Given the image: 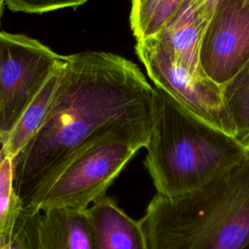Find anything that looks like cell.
Masks as SVG:
<instances>
[{
  "instance_id": "5bb4252c",
  "label": "cell",
  "mask_w": 249,
  "mask_h": 249,
  "mask_svg": "<svg viewBox=\"0 0 249 249\" xmlns=\"http://www.w3.org/2000/svg\"><path fill=\"white\" fill-rule=\"evenodd\" d=\"M0 249H39L38 212L31 213L22 206L3 230Z\"/></svg>"
},
{
  "instance_id": "ba28073f",
  "label": "cell",
  "mask_w": 249,
  "mask_h": 249,
  "mask_svg": "<svg viewBox=\"0 0 249 249\" xmlns=\"http://www.w3.org/2000/svg\"><path fill=\"white\" fill-rule=\"evenodd\" d=\"M209 21L204 10L194 0H184L155 37L175 59L196 75H204L199 65V50Z\"/></svg>"
},
{
  "instance_id": "4fadbf2b",
  "label": "cell",
  "mask_w": 249,
  "mask_h": 249,
  "mask_svg": "<svg viewBox=\"0 0 249 249\" xmlns=\"http://www.w3.org/2000/svg\"><path fill=\"white\" fill-rule=\"evenodd\" d=\"M184 0H132L130 27L136 41L156 37Z\"/></svg>"
},
{
  "instance_id": "5b68a950",
  "label": "cell",
  "mask_w": 249,
  "mask_h": 249,
  "mask_svg": "<svg viewBox=\"0 0 249 249\" xmlns=\"http://www.w3.org/2000/svg\"><path fill=\"white\" fill-rule=\"evenodd\" d=\"M64 58L33 38L0 31V147Z\"/></svg>"
},
{
  "instance_id": "ac0fdd59",
  "label": "cell",
  "mask_w": 249,
  "mask_h": 249,
  "mask_svg": "<svg viewBox=\"0 0 249 249\" xmlns=\"http://www.w3.org/2000/svg\"><path fill=\"white\" fill-rule=\"evenodd\" d=\"M242 249H249V243H248L247 245H245V246H244Z\"/></svg>"
},
{
  "instance_id": "9a60e30c",
  "label": "cell",
  "mask_w": 249,
  "mask_h": 249,
  "mask_svg": "<svg viewBox=\"0 0 249 249\" xmlns=\"http://www.w3.org/2000/svg\"><path fill=\"white\" fill-rule=\"evenodd\" d=\"M89 0H3L14 12L43 14L63 8H77Z\"/></svg>"
},
{
  "instance_id": "e0dca14e",
  "label": "cell",
  "mask_w": 249,
  "mask_h": 249,
  "mask_svg": "<svg viewBox=\"0 0 249 249\" xmlns=\"http://www.w3.org/2000/svg\"><path fill=\"white\" fill-rule=\"evenodd\" d=\"M3 7H4V2L3 0H0V23H1V18L3 15Z\"/></svg>"
},
{
  "instance_id": "8992f818",
  "label": "cell",
  "mask_w": 249,
  "mask_h": 249,
  "mask_svg": "<svg viewBox=\"0 0 249 249\" xmlns=\"http://www.w3.org/2000/svg\"><path fill=\"white\" fill-rule=\"evenodd\" d=\"M135 51L156 88L197 118L233 136L221 85L191 72L155 37L136 41Z\"/></svg>"
},
{
  "instance_id": "52a82bcc",
  "label": "cell",
  "mask_w": 249,
  "mask_h": 249,
  "mask_svg": "<svg viewBox=\"0 0 249 249\" xmlns=\"http://www.w3.org/2000/svg\"><path fill=\"white\" fill-rule=\"evenodd\" d=\"M249 59V0H220L207 23L199 65L223 86Z\"/></svg>"
},
{
  "instance_id": "277c9868",
  "label": "cell",
  "mask_w": 249,
  "mask_h": 249,
  "mask_svg": "<svg viewBox=\"0 0 249 249\" xmlns=\"http://www.w3.org/2000/svg\"><path fill=\"white\" fill-rule=\"evenodd\" d=\"M147 141L125 129L95 136L43 178L23 208L31 213L52 208L88 209L106 191Z\"/></svg>"
},
{
  "instance_id": "30bf717a",
  "label": "cell",
  "mask_w": 249,
  "mask_h": 249,
  "mask_svg": "<svg viewBox=\"0 0 249 249\" xmlns=\"http://www.w3.org/2000/svg\"><path fill=\"white\" fill-rule=\"evenodd\" d=\"M38 241L39 249H93V231L87 209L39 211Z\"/></svg>"
},
{
  "instance_id": "7c38bea8",
  "label": "cell",
  "mask_w": 249,
  "mask_h": 249,
  "mask_svg": "<svg viewBox=\"0 0 249 249\" xmlns=\"http://www.w3.org/2000/svg\"><path fill=\"white\" fill-rule=\"evenodd\" d=\"M233 137L249 148V59L222 86Z\"/></svg>"
},
{
  "instance_id": "9c48e42d",
  "label": "cell",
  "mask_w": 249,
  "mask_h": 249,
  "mask_svg": "<svg viewBox=\"0 0 249 249\" xmlns=\"http://www.w3.org/2000/svg\"><path fill=\"white\" fill-rule=\"evenodd\" d=\"M93 231V249H149L140 221L129 217L104 196L88 209Z\"/></svg>"
},
{
  "instance_id": "3957f363",
  "label": "cell",
  "mask_w": 249,
  "mask_h": 249,
  "mask_svg": "<svg viewBox=\"0 0 249 249\" xmlns=\"http://www.w3.org/2000/svg\"><path fill=\"white\" fill-rule=\"evenodd\" d=\"M145 166L157 194L176 196L201 188L236 165L249 148L154 88Z\"/></svg>"
},
{
  "instance_id": "8fae6325",
  "label": "cell",
  "mask_w": 249,
  "mask_h": 249,
  "mask_svg": "<svg viewBox=\"0 0 249 249\" xmlns=\"http://www.w3.org/2000/svg\"><path fill=\"white\" fill-rule=\"evenodd\" d=\"M63 65V63H62ZM62 65L55 69L20 115L6 142L1 146L9 159L14 160L42 125L58 87Z\"/></svg>"
},
{
  "instance_id": "2e32d148",
  "label": "cell",
  "mask_w": 249,
  "mask_h": 249,
  "mask_svg": "<svg viewBox=\"0 0 249 249\" xmlns=\"http://www.w3.org/2000/svg\"><path fill=\"white\" fill-rule=\"evenodd\" d=\"M196 3H197L205 12L206 16L209 18H211L213 12H214V9L216 8L218 2L220 0H194Z\"/></svg>"
},
{
  "instance_id": "6da1fadb",
  "label": "cell",
  "mask_w": 249,
  "mask_h": 249,
  "mask_svg": "<svg viewBox=\"0 0 249 249\" xmlns=\"http://www.w3.org/2000/svg\"><path fill=\"white\" fill-rule=\"evenodd\" d=\"M153 106L154 88L130 60L99 51L66 55L42 125L13 160L22 205L43 178L100 133L122 128L148 142Z\"/></svg>"
},
{
  "instance_id": "7a4b0ae2",
  "label": "cell",
  "mask_w": 249,
  "mask_h": 249,
  "mask_svg": "<svg viewBox=\"0 0 249 249\" xmlns=\"http://www.w3.org/2000/svg\"><path fill=\"white\" fill-rule=\"evenodd\" d=\"M139 221L149 249H242L249 243V153L199 189L157 194Z\"/></svg>"
}]
</instances>
